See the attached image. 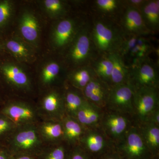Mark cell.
<instances>
[{
    "mask_svg": "<svg viewBox=\"0 0 159 159\" xmlns=\"http://www.w3.org/2000/svg\"><path fill=\"white\" fill-rule=\"evenodd\" d=\"M0 88L5 100H35L38 89L34 71L28 65L16 61L6 53L0 56Z\"/></svg>",
    "mask_w": 159,
    "mask_h": 159,
    "instance_id": "6da1fadb",
    "label": "cell"
},
{
    "mask_svg": "<svg viewBox=\"0 0 159 159\" xmlns=\"http://www.w3.org/2000/svg\"><path fill=\"white\" fill-rule=\"evenodd\" d=\"M154 123L159 125V107L156 109L148 117L146 122Z\"/></svg>",
    "mask_w": 159,
    "mask_h": 159,
    "instance_id": "8d00e7d4",
    "label": "cell"
},
{
    "mask_svg": "<svg viewBox=\"0 0 159 159\" xmlns=\"http://www.w3.org/2000/svg\"><path fill=\"white\" fill-rule=\"evenodd\" d=\"M90 66L97 77L111 86L112 62L109 56H98Z\"/></svg>",
    "mask_w": 159,
    "mask_h": 159,
    "instance_id": "f546056e",
    "label": "cell"
},
{
    "mask_svg": "<svg viewBox=\"0 0 159 159\" xmlns=\"http://www.w3.org/2000/svg\"><path fill=\"white\" fill-rule=\"evenodd\" d=\"M64 141L70 147L79 145L86 129L73 117L65 116L62 119Z\"/></svg>",
    "mask_w": 159,
    "mask_h": 159,
    "instance_id": "d4e9b609",
    "label": "cell"
},
{
    "mask_svg": "<svg viewBox=\"0 0 159 159\" xmlns=\"http://www.w3.org/2000/svg\"><path fill=\"white\" fill-rule=\"evenodd\" d=\"M133 102L134 121L138 124L146 122L151 114L159 107V89H134Z\"/></svg>",
    "mask_w": 159,
    "mask_h": 159,
    "instance_id": "5bb4252c",
    "label": "cell"
},
{
    "mask_svg": "<svg viewBox=\"0 0 159 159\" xmlns=\"http://www.w3.org/2000/svg\"><path fill=\"white\" fill-rule=\"evenodd\" d=\"M0 112L8 117L16 127L38 124L42 120L34 100L30 99H6L0 106Z\"/></svg>",
    "mask_w": 159,
    "mask_h": 159,
    "instance_id": "ba28073f",
    "label": "cell"
},
{
    "mask_svg": "<svg viewBox=\"0 0 159 159\" xmlns=\"http://www.w3.org/2000/svg\"><path fill=\"white\" fill-rule=\"evenodd\" d=\"M64 101L65 116L75 118L78 110L86 101L82 91L69 85L64 84Z\"/></svg>",
    "mask_w": 159,
    "mask_h": 159,
    "instance_id": "603a6c76",
    "label": "cell"
},
{
    "mask_svg": "<svg viewBox=\"0 0 159 159\" xmlns=\"http://www.w3.org/2000/svg\"><path fill=\"white\" fill-rule=\"evenodd\" d=\"M89 16L91 39L98 55L119 54L125 39L119 23L106 19Z\"/></svg>",
    "mask_w": 159,
    "mask_h": 159,
    "instance_id": "7a4b0ae2",
    "label": "cell"
},
{
    "mask_svg": "<svg viewBox=\"0 0 159 159\" xmlns=\"http://www.w3.org/2000/svg\"><path fill=\"white\" fill-rule=\"evenodd\" d=\"M137 124L152 156L154 158H159V125L148 122Z\"/></svg>",
    "mask_w": 159,
    "mask_h": 159,
    "instance_id": "484cf974",
    "label": "cell"
},
{
    "mask_svg": "<svg viewBox=\"0 0 159 159\" xmlns=\"http://www.w3.org/2000/svg\"><path fill=\"white\" fill-rule=\"evenodd\" d=\"M105 110L86 101L77 111L75 118L86 129L98 128Z\"/></svg>",
    "mask_w": 159,
    "mask_h": 159,
    "instance_id": "44dd1931",
    "label": "cell"
},
{
    "mask_svg": "<svg viewBox=\"0 0 159 159\" xmlns=\"http://www.w3.org/2000/svg\"><path fill=\"white\" fill-rule=\"evenodd\" d=\"M134 122L133 118L129 115L105 110L100 127L116 147Z\"/></svg>",
    "mask_w": 159,
    "mask_h": 159,
    "instance_id": "4fadbf2b",
    "label": "cell"
},
{
    "mask_svg": "<svg viewBox=\"0 0 159 159\" xmlns=\"http://www.w3.org/2000/svg\"><path fill=\"white\" fill-rule=\"evenodd\" d=\"M97 159H123L116 149L111 151Z\"/></svg>",
    "mask_w": 159,
    "mask_h": 159,
    "instance_id": "d590c367",
    "label": "cell"
},
{
    "mask_svg": "<svg viewBox=\"0 0 159 159\" xmlns=\"http://www.w3.org/2000/svg\"><path fill=\"white\" fill-rule=\"evenodd\" d=\"M89 18L86 11L79 9L52 21L48 40L51 52L59 55L62 54Z\"/></svg>",
    "mask_w": 159,
    "mask_h": 159,
    "instance_id": "3957f363",
    "label": "cell"
},
{
    "mask_svg": "<svg viewBox=\"0 0 159 159\" xmlns=\"http://www.w3.org/2000/svg\"><path fill=\"white\" fill-rule=\"evenodd\" d=\"M60 55L68 71L90 66L99 56L91 39L89 16L72 42Z\"/></svg>",
    "mask_w": 159,
    "mask_h": 159,
    "instance_id": "277c9868",
    "label": "cell"
},
{
    "mask_svg": "<svg viewBox=\"0 0 159 159\" xmlns=\"http://www.w3.org/2000/svg\"><path fill=\"white\" fill-rule=\"evenodd\" d=\"M16 5L11 0H0V37L11 31L16 14Z\"/></svg>",
    "mask_w": 159,
    "mask_h": 159,
    "instance_id": "f1b7e54d",
    "label": "cell"
},
{
    "mask_svg": "<svg viewBox=\"0 0 159 159\" xmlns=\"http://www.w3.org/2000/svg\"><path fill=\"white\" fill-rule=\"evenodd\" d=\"M115 149L123 159H152L153 157L134 122Z\"/></svg>",
    "mask_w": 159,
    "mask_h": 159,
    "instance_id": "30bf717a",
    "label": "cell"
},
{
    "mask_svg": "<svg viewBox=\"0 0 159 159\" xmlns=\"http://www.w3.org/2000/svg\"><path fill=\"white\" fill-rule=\"evenodd\" d=\"M134 91L129 82L111 88L106 110L133 116Z\"/></svg>",
    "mask_w": 159,
    "mask_h": 159,
    "instance_id": "2e32d148",
    "label": "cell"
},
{
    "mask_svg": "<svg viewBox=\"0 0 159 159\" xmlns=\"http://www.w3.org/2000/svg\"><path fill=\"white\" fill-rule=\"evenodd\" d=\"M14 20L16 30L10 32L39 51L46 19L36 5V7L31 5H23L16 11Z\"/></svg>",
    "mask_w": 159,
    "mask_h": 159,
    "instance_id": "5b68a950",
    "label": "cell"
},
{
    "mask_svg": "<svg viewBox=\"0 0 159 159\" xmlns=\"http://www.w3.org/2000/svg\"><path fill=\"white\" fill-rule=\"evenodd\" d=\"M111 87L97 76L86 86L82 92L87 101L106 110Z\"/></svg>",
    "mask_w": 159,
    "mask_h": 159,
    "instance_id": "ffe728a7",
    "label": "cell"
},
{
    "mask_svg": "<svg viewBox=\"0 0 159 159\" xmlns=\"http://www.w3.org/2000/svg\"><path fill=\"white\" fill-rule=\"evenodd\" d=\"M128 67L129 70L128 82L134 89H159L158 63L155 62L148 57Z\"/></svg>",
    "mask_w": 159,
    "mask_h": 159,
    "instance_id": "8fae6325",
    "label": "cell"
},
{
    "mask_svg": "<svg viewBox=\"0 0 159 159\" xmlns=\"http://www.w3.org/2000/svg\"><path fill=\"white\" fill-rule=\"evenodd\" d=\"M125 1L127 6H131L139 10L146 0H125Z\"/></svg>",
    "mask_w": 159,
    "mask_h": 159,
    "instance_id": "e575fe53",
    "label": "cell"
},
{
    "mask_svg": "<svg viewBox=\"0 0 159 159\" xmlns=\"http://www.w3.org/2000/svg\"><path fill=\"white\" fill-rule=\"evenodd\" d=\"M70 148L65 142L48 145L38 156V159H68Z\"/></svg>",
    "mask_w": 159,
    "mask_h": 159,
    "instance_id": "4dcf8cb0",
    "label": "cell"
},
{
    "mask_svg": "<svg viewBox=\"0 0 159 159\" xmlns=\"http://www.w3.org/2000/svg\"><path fill=\"white\" fill-rule=\"evenodd\" d=\"M126 6L125 0H93L85 1L84 9L89 15L118 23Z\"/></svg>",
    "mask_w": 159,
    "mask_h": 159,
    "instance_id": "e0dca14e",
    "label": "cell"
},
{
    "mask_svg": "<svg viewBox=\"0 0 159 159\" xmlns=\"http://www.w3.org/2000/svg\"><path fill=\"white\" fill-rule=\"evenodd\" d=\"M36 6L46 20L51 21L60 19L81 9L80 1L41 0L35 2Z\"/></svg>",
    "mask_w": 159,
    "mask_h": 159,
    "instance_id": "ac0fdd59",
    "label": "cell"
},
{
    "mask_svg": "<svg viewBox=\"0 0 159 159\" xmlns=\"http://www.w3.org/2000/svg\"><path fill=\"white\" fill-rule=\"evenodd\" d=\"M11 154L3 145L0 146V159H11Z\"/></svg>",
    "mask_w": 159,
    "mask_h": 159,
    "instance_id": "74e56055",
    "label": "cell"
},
{
    "mask_svg": "<svg viewBox=\"0 0 159 159\" xmlns=\"http://www.w3.org/2000/svg\"><path fill=\"white\" fill-rule=\"evenodd\" d=\"M1 145H2V144H1V143H0V146H1Z\"/></svg>",
    "mask_w": 159,
    "mask_h": 159,
    "instance_id": "7bdbcfd3",
    "label": "cell"
},
{
    "mask_svg": "<svg viewBox=\"0 0 159 159\" xmlns=\"http://www.w3.org/2000/svg\"><path fill=\"white\" fill-rule=\"evenodd\" d=\"M11 159H38L37 156L28 154L11 155Z\"/></svg>",
    "mask_w": 159,
    "mask_h": 159,
    "instance_id": "f35d334b",
    "label": "cell"
},
{
    "mask_svg": "<svg viewBox=\"0 0 159 159\" xmlns=\"http://www.w3.org/2000/svg\"><path fill=\"white\" fill-rule=\"evenodd\" d=\"M78 145L93 159L115 149V145L100 127L86 129Z\"/></svg>",
    "mask_w": 159,
    "mask_h": 159,
    "instance_id": "9a60e30c",
    "label": "cell"
},
{
    "mask_svg": "<svg viewBox=\"0 0 159 159\" xmlns=\"http://www.w3.org/2000/svg\"><path fill=\"white\" fill-rule=\"evenodd\" d=\"M5 101V97H4L2 92L1 88H0V106L2 105Z\"/></svg>",
    "mask_w": 159,
    "mask_h": 159,
    "instance_id": "ab89813d",
    "label": "cell"
},
{
    "mask_svg": "<svg viewBox=\"0 0 159 159\" xmlns=\"http://www.w3.org/2000/svg\"><path fill=\"white\" fill-rule=\"evenodd\" d=\"M108 55L112 62L111 87L128 83L129 80V68L123 57L118 53Z\"/></svg>",
    "mask_w": 159,
    "mask_h": 159,
    "instance_id": "83f0119b",
    "label": "cell"
},
{
    "mask_svg": "<svg viewBox=\"0 0 159 159\" xmlns=\"http://www.w3.org/2000/svg\"><path fill=\"white\" fill-rule=\"evenodd\" d=\"M5 53V51L3 49L2 43V39L0 37V56Z\"/></svg>",
    "mask_w": 159,
    "mask_h": 159,
    "instance_id": "60d3db41",
    "label": "cell"
},
{
    "mask_svg": "<svg viewBox=\"0 0 159 159\" xmlns=\"http://www.w3.org/2000/svg\"><path fill=\"white\" fill-rule=\"evenodd\" d=\"M96 76L90 66L80 67L68 71L66 82L82 91L91 80Z\"/></svg>",
    "mask_w": 159,
    "mask_h": 159,
    "instance_id": "4316f807",
    "label": "cell"
},
{
    "mask_svg": "<svg viewBox=\"0 0 159 159\" xmlns=\"http://www.w3.org/2000/svg\"><path fill=\"white\" fill-rule=\"evenodd\" d=\"M37 125L41 137L47 145L64 142L62 120H42Z\"/></svg>",
    "mask_w": 159,
    "mask_h": 159,
    "instance_id": "7402d4cb",
    "label": "cell"
},
{
    "mask_svg": "<svg viewBox=\"0 0 159 159\" xmlns=\"http://www.w3.org/2000/svg\"><path fill=\"white\" fill-rule=\"evenodd\" d=\"M139 11L145 26L152 35L159 31V1L146 0Z\"/></svg>",
    "mask_w": 159,
    "mask_h": 159,
    "instance_id": "cb8c5ba5",
    "label": "cell"
},
{
    "mask_svg": "<svg viewBox=\"0 0 159 159\" xmlns=\"http://www.w3.org/2000/svg\"><path fill=\"white\" fill-rule=\"evenodd\" d=\"M68 159H93L79 145L70 147Z\"/></svg>",
    "mask_w": 159,
    "mask_h": 159,
    "instance_id": "836d02e7",
    "label": "cell"
},
{
    "mask_svg": "<svg viewBox=\"0 0 159 159\" xmlns=\"http://www.w3.org/2000/svg\"><path fill=\"white\" fill-rule=\"evenodd\" d=\"M34 102L42 120H61L65 116L64 85L39 91Z\"/></svg>",
    "mask_w": 159,
    "mask_h": 159,
    "instance_id": "9c48e42d",
    "label": "cell"
},
{
    "mask_svg": "<svg viewBox=\"0 0 159 159\" xmlns=\"http://www.w3.org/2000/svg\"><path fill=\"white\" fill-rule=\"evenodd\" d=\"M34 70L38 91L64 84L68 70L59 54L51 52L38 59Z\"/></svg>",
    "mask_w": 159,
    "mask_h": 159,
    "instance_id": "8992f818",
    "label": "cell"
},
{
    "mask_svg": "<svg viewBox=\"0 0 159 159\" xmlns=\"http://www.w3.org/2000/svg\"><path fill=\"white\" fill-rule=\"evenodd\" d=\"M118 23L125 36L153 35L145 26L139 10L131 6L126 5Z\"/></svg>",
    "mask_w": 159,
    "mask_h": 159,
    "instance_id": "d6986e66",
    "label": "cell"
},
{
    "mask_svg": "<svg viewBox=\"0 0 159 159\" xmlns=\"http://www.w3.org/2000/svg\"><path fill=\"white\" fill-rule=\"evenodd\" d=\"M37 124L16 127L2 145L11 155L38 156L47 145L41 137Z\"/></svg>",
    "mask_w": 159,
    "mask_h": 159,
    "instance_id": "52a82bcc",
    "label": "cell"
},
{
    "mask_svg": "<svg viewBox=\"0 0 159 159\" xmlns=\"http://www.w3.org/2000/svg\"><path fill=\"white\" fill-rule=\"evenodd\" d=\"M139 37L137 35L125 36V41L119 53L123 59L127 57L130 51L136 45Z\"/></svg>",
    "mask_w": 159,
    "mask_h": 159,
    "instance_id": "d6a6232c",
    "label": "cell"
},
{
    "mask_svg": "<svg viewBox=\"0 0 159 159\" xmlns=\"http://www.w3.org/2000/svg\"><path fill=\"white\" fill-rule=\"evenodd\" d=\"M1 38L5 53L16 61L29 66L37 61L39 51L13 32Z\"/></svg>",
    "mask_w": 159,
    "mask_h": 159,
    "instance_id": "7c38bea8",
    "label": "cell"
},
{
    "mask_svg": "<svg viewBox=\"0 0 159 159\" xmlns=\"http://www.w3.org/2000/svg\"><path fill=\"white\" fill-rule=\"evenodd\" d=\"M152 159H159V158H153Z\"/></svg>",
    "mask_w": 159,
    "mask_h": 159,
    "instance_id": "b9f144b4",
    "label": "cell"
},
{
    "mask_svg": "<svg viewBox=\"0 0 159 159\" xmlns=\"http://www.w3.org/2000/svg\"><path fill=\"white\" fill-rule=\"evenodd\" d=\"M16 126L6 116L0 112V143L2 144Z\"/></svg>",
    "mask_w": 159,
    "mask_h": 159,
    "instance_id": "1f68e13d",
    "label": "cell"
}]
</instances>
